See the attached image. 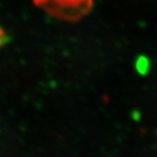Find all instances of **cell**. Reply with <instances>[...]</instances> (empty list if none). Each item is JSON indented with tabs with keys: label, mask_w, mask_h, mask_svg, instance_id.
<instances>
[{
	"label": "cell",
	"mask_w": 157,
	"mask_h": 157,
	"mask_svg": "<svg viewBox=\"0 0 157 157\" xmlns=\"http://www.w3.org/2000/svg\"><path fill=\"white\" fill-rule=\"evenodd\" d=\"M34 5L54 18L76 22L86 16L93 8L94 0H32Z\"/></svg>",
	"instance_id": "obj_1"
},
{
	"label": "cell",
	"mask_w": 157,
	"mask_h": 157,
	"mask_svg": "<svg viewBox=\"0 0 157 157\" xmlns=\"http://www.w3.org/2000/svg\"><path fill=\"white\" fill-rule=\"evenodd\" d=\"M7 41H8V36L6 34L5 30L2 28H0V48H1L3 46H5Z\"/></svg>",
	"instance_id": "obj_2"
}]
</instances>
